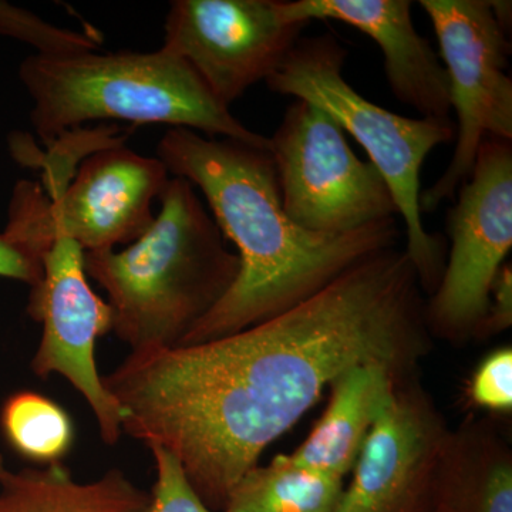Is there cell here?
I'll return each instance as SVG.
<instances>
[{
	"label": "cell",
	"instance_id": "cell-1",
	"mask_svg": "<svg viewBox=\"0 0 512 512\" xmlns=\"http://www.w3.org/2000/svg\"><path fill=\"white\" fill-rule=\"evenodd\" d=\"M404 249L367 255L288 311L225 338L131 353L104 386L123 433L177 458L208 507L229 494L269 444L352 367L412 372L429 326Z\"/></svg>",
	"mask_w": 512,
	"mask_h": 512
},
{
	"label": "cell",
	"instance_id": "cell-2",
	"mask_svg": "<svg viewBox=\"0 0 512 512\" xmlns=\"http://www.w3.org/2000/svg\"><path fill=\"white\" fill-rule=\"evenodd\" d=\"M157 158L198 188L224 237L238 248L239 272L227 295L183 346L225 338L288 311L367 255L396 247V218L348 234H316L286 215L271 153L241 141L170 128Z\"/></svg>",
	"mask_w": 512,
	"mask_h": 512
},
{
	"label": "cell",
	"instance_id": "cell-3",
	"mask_svg": "<svg viewBox=\"0 0 512 512\" xmlns=\"http://www.w3.org/2000/svg\"><path fill=\"white\" fill-rule=\"evenodd\" d=\"M160 201L153 225L123 251L84 252V271L109 295L114 333L131 353L180 348L239 272L190 181L170 177Z\"/></svg>",
	"mask_w": 512,
	"mask_h": 512
},
{
	"label": "cell",
	"instance_id": "cell-4",
	"mask_svg": "<svg viewBox=\"0 0 512 512\" xmlns=\"http://www.w3.org/2000/svg\"><path fill=\"white\" fill-rule=\"evenodd\" d=\"M19 79L32 99L30 123L45 146L89 121L167 124L269 150L212 96L181 57L154 52L79 53L23 60Z\"/></svg>",
	"mask_w": 512,
	"mask_h": 512
},
{
	"label": "cell",
	"instance_id": "cell-5",
	"mask_svg": "<svg viewBox=\"0 0 512 512\" xmlns=\"http://www.w3.org/2000/svg\"><path fill=\"white\" fill-rule=\"evenodd\" d=\"M348 50L333 35L301 37L265 80L272 92L308 101L348 131L389 185L404 221L406 254L420 286L436 291L446 266V239L427 231L420 210V171L431 151L453 143L456 121L410 119L365 99L343 77Z\"/></svg>",
	"mask_w": 512,
	"mask_h": 512
},
{
	"label": "cell",
	"instance_id": "cell-6",
	"mask_svg": "<svg viewBox=\"0 0 512 512\" xmlns=\"http://www.w3.org/2000/svg\"><path fill=\"white\" fill-rule=\"evenodd\" d=\"M168 180L157 157L141 156L123 141L97 148L53 197L40 184L19 181L3 237L40 265L57 239L84 252L133 244L153 225V204Z\"/></svg>",
	"mask_w": 512,
	"mask_h": 512
},
{
	"label": "cell",
	"instance_id": "cell-7",
	"mask_svg": "<svg viewBox=\"0 0 512 512\" xmlns=\"http://www.w3.org/2000/svg\"><path fill=\"white\" fill-rule=\"evenodd\" d=\"M269 153L286 215L306 231L348 234L399 214L380 171L357 158L342 127L308 101L289 104Z\"/></svg>",
	"mask_w": 512,
	"mask_h": 512
},
{
	"label": "cell",
	"instance_id": "cell-8",
	"mask_svg": "<svg viewBox=\"0 0 512 512\" xmlns=\"http://www.w3.org/2000/svg\"><path fill=\"white\" fill-rule=\"evenodd\" d=\"M420 6L439 40L451 110L457 114L453 157L439 180L420 195V210L433 212L466 183L484 140L512 141L511 42L491 0H423Z\"/></svg>",
	"mask_w": 512,
	"mask_h": 512
},
{
	"label": "cell",
	"instance_id": "cell-9",
	"mask_svg": "<svg viewBox=\"0 0 512 512\" xmlns=\"http://www.w3.org/2000/svg\"><path fill=\"white\" fill-rule=\"evenodd\" d=\"M512 141L487 138L447 212L450 256L426 303L429 328L448 339L474 335L491 286L512 247Z\"/></svg>",
	"mask_w": 512,
	"mask_h": 512
},
{
	"label": "cell",
	"instance_id": "cell-10",
	"mask_svg": "<svg viewBox=\"0 0 512 512\" xmlns=\"http://www.w3.org/2000/svg\"><path fill=\"white\" fill-rule=\"evenodd\" d=\"M282 0H175L163 49L185 60L222 106L265 82L301 39L306 22H288Z\"/></svg>",
	"mask_w": 512,
	"mask_h": 512
},
{
	"label": "cell",
	"instance_id": "cell-11",
	"mask_svg": "<svg viewBox=\"0 0 512 512\" xmlns=\"http://www.w3.org/2000/svg\"><path fill=\"white\" fill-rule=\"evenodd\" d=\"M43 276L30 292L28 312L43 325L32 360L36 376L52 373L69 380L96 417L104 443H119L121 410L104 386L96 363V342L113 330L110 305L93 291L84 271V251L57 239L42 259Z\"/></svg>",
	"mask_w": 512,
	"mask_h": 512
},
{
	"label": "cell",
	"instance_id": "cell-12",
	"mask_svg": "<svg viewBox=\"0 0 512 512\" xmlns=\"http://www.w3.org/2000/svg\"><path fill=\"white\" fill-rule=\"evenodd\" d=\"M450 437L426 394L400 384L333 512H414L436 485Z\"/></svg>",
	"mask_w": 512,
	"mask_h": 512
},
{
	"label": "cell",
	"instance_id": "cell-13",
	"mask_svg": "<svg viewBox=\"0 0 512 512\" xmlns=\"http://www.w3.org/2000/svg\"><path fill=\"white\" fill-rule=\"evenodd\" d=\"M409 0H282L288 22L332 19L375 40L384 56L390 90L423 119H450L446 69L429 40L413 25Z\"/></svg>",
	"mask_w": 512,
	"mask_h": 512
},
{
	"label": "cell",
	"instance_id": "cell-14",
	"mask_svg": "<svg viewBox=\"0 0 512 512\" xmlns=\"http://www.w3.org/2000/svg\"><path fill=\"white\" fill-rule=\"evenodd\" d=\"M402 373L384 363L352 367L330 384V399L311 434L288 460L343 480L352 471L376 421L392 403Z\"/></svg>",
	"mask_w": 512,
	"mask_h": 512
},
{
	"label": "cell",
	"instance_id": "cell-15",
	"mask_svg": "<svg viewBox=\"0 0 512 512\" xmlns=\"http://www.w3.org/2000/svg\"><path fill=\"white\" fill-rule=\"evenodd\" d=\"M150 503L120 470L86 484L60 463L0 473V512H147Z\"/></svg>",
	"mask_w": 512,
	"mask_h": 512
},
{
	"label": "cell",
	"instance_id": "cell-16",
	"mask_svg": "<svg viewBox=\"0 0 512 512\" xmlns=\"http://www.w3.org/2000/svg\"><path fill=\"white\" fill-rule=\"evenodd\" d=\"M437 483L466 495L468 512H512L511 453L490 431L451 434Z\"/></svg>",
	"mask_w": 512,
	"mask_h": 512
},
{
	"label": "cell",
	"instance_id": "cell-17",
	"mask_svg": "<svg viewBox=\"0 0 512 512\" xmlns=\"http://www.w3.org/2000/svg\"><path fill=\"white\" fill-rule=\"evenodd\" d=\"M343 480L295 466L278 456L252 468L229 494L222 512H333Z\"/></svg>",
	"mask_w": 512,
	"mask_h": 512
},
{
	"label": "cell",
	"instance_id": "cell-18",
	"mask_svg": "<svg viewBox=\"0 0 512 512\" xmlns=\"http://www.w3.org/2000/svg\"><path fill=\"white\" fill-rule=\"evenodd\" d=\"M0 426L9 446L36 463H60L74 440L73 423L63 407L28 390L6 400Z\"/></svg>",
	"mask_w": 512,
	"mask_h": 512
},
{
	"label": "cell",
	"instance_id": "cell-19",
	"mask_svg": "<svg viewBox=\"0 0 512 512\" xmlns=\"http://www.w3.org/2000/svg\"><path fill=\"white\" fill-rule=\"evenodd\" d=\"M0 35L35 47L36 55L62 57L93 52L101 40L76 30L57 28L29 10L0 0Z\"/></svg>",
	"mask_w": 512,
	"mask_h": 512
},
{
	"label": "cell",
	"instance_id": "cell-20",
	"mask_svg": "<svg viewBox=\"0 0 512 512\" xmlns=\"http://www.w3.org/2000/svg\"><path fill=\"white\" fill-rule=\"evenodd\" d=\"M148 448L156 461L157 481L147 512H215L195 493L177 458L164 448Z\"/></svg>",
	"mask_w": 512,
	"mask_h": 512
},
{
	"label": "cell",
	"instance_id": "cell-21",
	"mask_svg": "<svg viewBox=\"0 0 512 512\" xmlns=\"http://www.w3.org/2000/svg\"><path fill=\"white\" fill-rule=\"evenodd\" d=\"M468 396L483 409L507 413L512 409V350L501 348L485 357L477 367Z\"/></svg>",
	"mask_w": 512,
	"mask_h": 512
},
{
	"label": "cell",
	"instance_id": "cell-22",
	"mask_svg": "<svg viewBox=\"0 0 512 512\" xmlns=\"http://www.w3.org/2000/svg\"><path fill=\"white\" fill-rule=\"evenodd\" d=\"M512 325V269L504 264L491 286L490 302L478 335H494L510 329Z\"/></svg>",
	"mask_w": 512,
	"mask_h": 512
},
{
	"label": "cell",
	"instance_id": "cell-23",
	"mask_svg": "<svg viewBox=\"0 0 512 512\" xmlns=\"http://www.w3.org/2000/svg\"><path fill=\"white\" fill-rule=\"evenodd\" d=\"M0 276L25 282L33 288L42 279L43 268L0 234Z\"/></svg>",
	"mask_w": 512,
	"mask_h": 512
},
{
	"label": "cell",
	"instance_id": "cell-24",
	"mask_svg": "<svg viewBox=\"0 0 512 512\" xmlns=\"http://www.w3.org/2000/svg\"><path fill=\"white\" fill-rule=\"evenodd\" d=\"M512 3L505 2V0H491V6H493L495 18H497L498 23L503 26L505 32L510 33L511 28V12H512Z\"/></svg>",
	"mask_w": 512,
	"mask_h": 512
},
{
	"label": "cell",
	"instance_id": "cell-25",
	"mask_svg": "<svg viewBox=\"0 0 512 512\" xmlns=\"http://www.w3.org/2000/svg\"><path fill=\"white\" fill-rule=\"evenodd\" d=\"M5 466H3V458L0 456V473H2L3 470H5Z\"/></svg>",
	"mask_w": 512,
	"mask_h": 512
},
{
	"label": "cell",
	"instance_id": "cell-26",
	"mask_svg": "<svg viewBox=\"0 0 512 512\" xmlns=\"http://www.w3.org/2000/svg\"><path fill=\"white\" fill-rule=\"evenodd\" d=\"M441 511L446 512V511H444V510H441Z\"/></svg>",
	"mask_w": 512,
	"mask_h": 512
}]
</instances>
